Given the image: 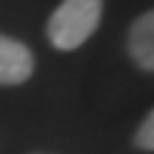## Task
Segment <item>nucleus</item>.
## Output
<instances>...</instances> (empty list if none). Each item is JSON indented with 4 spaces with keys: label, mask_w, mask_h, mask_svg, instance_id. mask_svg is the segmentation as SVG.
<instances>
[{
    "label": "nucleus",
    "mask_w": 154,
    "mask_h": 154,
    "mask_svg": "<svg viewBox=\"0 0 154 154\" xmlns=\"http://www.w3.org/2000/svg\"><path fill=\"white\" fill-rule=\"evenodd\" d=\"M34 72V57L23 43L0 34V86H20Z\"/></svg>",
    "instance_id": "f03ea898"
},
{
    "label": "nucleus",
    "mask_w": 154,
    "mask_h": 154,
    "mask_svg": "<svg viewBox=\"0 0 154 154\" xmlns=\"http://www.w3.org/2000/svg\"><path fill=\"white\" fill-rule=\"evenodd\" d=\"M134 143L140 146V149H149L154 151V109L146 114V120L140 123V128H137V134H134Z\"/></svg>",
    "instance_id": "20e7f679"
},
{
    "label": "nucleus",
    "mask_w": 154,
    "mask_h": 154,
    "mask_svg": "<svg viewBox=\"0 0 154 154\" xmlns=\"http://www.w3.org/2000/svg\"><path fill=\"white\" fill-rule=\"evenodd\" d=\"M103 0H63L46 23L51 46L60 51L80 49L100 26Z\"/></svg>",
    "instance_id": "f257e3e1"
},
{
    "label": "nucleus",
    "mask_w": 154,
    "mask_h": 154,
    "mask_svg": "<svg viewBox=\"0 0 154 154\" xmlns=\"http://www.w3.org/2000/svg\"><path fill=\"white\" fill-rule=\"evenodd\" d=\"M128 54L146 72H154V9L137 17L128 32Z\"/></svg>",
    "instance_id": "7ed1b4c3"
}]
</instances>
